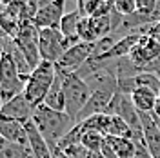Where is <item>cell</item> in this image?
<instances>
[{
    "label": "cell",
    "mask_w": 160,
    "mask_h": 158,
    "mask_svg": "<svg viewBox=\"0 0 160 158\" xmlns=\"http://www.w3.org/2000/svg\"><path fill=\"white\" fill-rule=\"evenodd\" d=\"M31 122L37 126V129L42 135V138L48 142L49 149L57 147L60 140L75 127V120L71 118L69 115L55 111V109H49L44 104L33 111Z\"/></svg>",
    "instance_id": "obj_1"
},
{
    "label": "cell",
    "mask_w": 160,
    "mask_h": 158,
    "mask_svg": "<svg viewBox=\"0 0 160 158\" xmlns=\"http://www.w3.org/2000/svg\"><path fill=\"white\" fill-rule=\"evenodd\" d=\"M57 78V66L51 64L48 60H42L37 69H33L31 77L26 82V87H24V98L28 100L33 109H37L38 106L44 104V100L48 96V91L53 86V82Z\"/></svg>",
    "instance_id": "obj_2"
},
{
    "label": "cell",
    "mask_w": 160,
    "mask_h": 158,
    "mask_svg": "<svg viewBox=\"0 0 160 158\" xmlns=\"http://www.w3.org/2000/svg\"><path fill=\"white\" fill-rule=\"evenodd\" d=\"M58 73L62 75V89H64V98H66V115H69L73 120H77V116L88 106L93 91L77 73H62V71H58Z\"/></svg>",
    "instance_id": "obj_3"
},
{
    "label": "cell",
    "mask_w": 160,
    "mask_h": 158,
    "mask_svg": "<svg viewBox=\"0 0 160 158\" xmlns=\"http://www.w3.org/2000/svg\"><path fill=\"white\" fill-rule=\"evenodd\" d=\"M71 46H75V42L66 38L60 29H40L38 31V51H40V58L42 60L57 64L62 58V55L69 49Z\"/></svg>",
    "instance_id": "obj_4"
},
{
    "label": "cell",
    "mask_w": 160,
    "mask_h": 158,
    "mask_svg": "<svg viewBox=\"0 0 160 158\" xmlns=\"http://www.w3.org/2000/svg\"><path fill=\"white\" fill-rule=\"evenodd\" d=\"M13 44L26 57V60L29 62V66H31V69H37V66L42 62V58H40V51H38V29L35 27L33 22L20 24L18 33L13 38Z\"/></svg>",
    "instance_id": "obj_5"
},
{
    "label": "cell",
    "mask_w": 160,
    "mask_h": 158,
    "mask_svg": "<svg viewBox=\"0 0 160 158\" xmlns=\"http://www.w3.org/2000/svg\"><path fill=\"white\" fill-rule=\"evenodd\" d=\"M64 0H51V2H38V13L33 20L37 29H58L64 18Z\"/></svg>",
    "instance_id": "obj_6"
},
{
    "label": "cell",
    "mask_w": 160,
    "mask_h": 158,
    "mask_svg": "<svg viewBox=\"0 0 160 158\" xmlns=\"http://www.w3.org/2000/svg\"><path fill=\"white\" fill-rule=\"evenodd\" d=\"M91 57H93V44L78 42V44L71 46L55 66L62 73H77Z\"/></svg>",
    "instance_id": "obj_7"
},
{
    "label": "cell",
    "mask_w": 160,
    "mask_h": 158,
    "mask_svg": "<svg viewBox=\"0 0 160 158\" xmlns=\"http://www.w3.org/2000/svg\"><path fill=\"white\" fill-rule=\"evenodd\" d=\"M158 57H160V44L149 35H142L140 40L137 42V46L131 49L128 60L133 66L142 69V67L149 66L151 62L157 60Z\"/></svg>",
    "instance_id": "obj_8"
},
{
    "label": "cell",
    "mask_w": 160,
    "mask_h": 158,
    "mask_svg": "<svg viewBox=\"0 0 160 158\" xmlns=\"http://www.w3.org/2000/svg\"><path fill=\"white\" fill-rule=\"evenodd\" d=\"M115 93H117V91H106V89L93 91V95H91L88 106H86L84 111L77 116L75 124L84 122V120H88L89 116H95V115H106V111H108V107H109V104H111V100H113V96H115Z\"/></svg>",
    "instance_id": "obj_9"
},
{
    "label": "cell",
    "mask_w": 160,
    "mask_h": 158,
    "mask_svg": "<svg viewBox=\"0 0 160 158\" xmlns=\"http://www.w3.org/2000/svg\"><path fill=\"white\" fill-rule=\"evenodd\" d=\"M33 111L35 109L28 104V100L24 98V95H18L17 98H13L8 104H4L0 118H8V120L20 122V124H28L33 118Z\"/></svg>",
    "instance_id": "obj_10"
},
{
    "label": "cell",
    "mask_w": 160,
    "mask_h": 158,
    "mask_svg": "<svg viewBox=\"0 0 160 158\" xmlns=\"http://www.w3.org/2000/svg\"><path fill=\"white\" fill-rule=\"evenodd\" d=\"M0 136L8 144H18V146H24V147H29L28 131L24 127V124H20V122L0 118Z\"/></svg>",
    "instance_id": "obj_11"
},
{
    "label": "cell",
    "mask_w": 160,
    "mask_h": 158,
    "mask_svg": "<svg viewBox=\"0 0 160 158\" xmlns=\"http://www.w3.org/2000/svg\"><path fill=\"white\" fill-rule=\"evenodd\" d=\"M24 127L28 131V144H29V151L33 155V158H53L49 146H48L46 140L42 138L37 126L29 120L28 124H24Z\"/></svg>",
    "instance_id": "obj_12"
},
{
    "label": "cell",
    "mask_w": 160,
    "mask_h": 158,
    "mask_svg": "<svg viewBox=\"0 0 160 158\" xmlns=\"http://www.w3.org/2000/svg\"><path fill=\"white\" fill-rule=\"evenodd\" d=\"M129 96L138 113H153L158 102V93H155L149 87H137Z\"/></svg>",
    "instance_id": "obj_13"
},
{
    "label": "cell",
    "mask_w": 160,
    "mask_h": 158,
    "mask_svg": "<svg viewBox=\"0 0 160 158\" xmlns=\"http://www.w3.org/2000/svg\"><path fill=\"white\" fill-rule=\"evenodd\" d=\"M44 106H48L49 109L66 113V98H64V89H62V75L57 71V78L53 82V86L48 91V96L44 100Z\"/></svg>",
    "instance_id": "obj_14"
},
{
    "label": "cell",
    "mask_w": 160,
    "mask_h": 158,
    "mask_svg": "<svg viewBox=\"0 0 160 158\" xmlns=\"http://www.w3.org/2000/svg\"><path fill=\"white\" fill-rule=\"evenodd\" d=\"M113 151L118 158H135L137 155V142L131 138H120V136H106Z\"/></svg>",
    "instance_id": "obj_15"
},
{
    "label": "cell",
    "mask_w": 160,
    "mask_h": 158,
    "mask_svg": "<svg viewBox=\"0 0 160 158\" xmlns=\"http://www.w3.org/2000/svg\"><path fill=\"white\" fill-rule=\"evenodd\" d=\"M80 20H82V15L75 9V11H71V13H66V15H64V18L60 22V27H58V29L62 31V35L68 40L75 42V44L80 42L78 37H77V29H78Z\"/></svg>",
    "instance_id": "obj_16"
},
{
    "label": "cell",
    "mask_w": 160,
    "mask_h": 158,
    "mask_svg": "<svg viewBox=\"0 0 160 158\" xmlns=\"http://www.w3.org/2000/svg\"><path fill=\"white\" fill-rule=\"evenodd\" d=\"M0 158H33V155L29 147L18 144H6V147L0 151Z\"/></svg>",
    "instance_id": "obj_17"
},
{
    "label": "cell",
    "mask_w": 160,
    "mask_h": 158,
    "mask_svg": "<svg viewBox=\"0 0 160 158\" xmlns=\"http://www.w3.org/2000/svg\"><path fill=\"white\" fill-rule=\"evenodd\" d=\"M104 140H106V136L100 135V133H97V131H86L80 144L88 149V151H100Z\"/></svg>",
    "instance_id": "obj_18"
},
{
    "label": "cell",
    "mask_w": 160,
    "mask_h": 158,
    "mask_svg": "<svg viewBox=\"0 0 160 158\" xmlns=\"http://www.w3.org/2000/svg\"><path fill=\"white\" fill-rule=\"evenodd\" d=\"M115 9L122 17H131L137 13V0H115Z\"/></svg>",
    "instance_id": "obj_19"
},
{
    "label": "cell",
    "mask_w": 160,
    "mask_h": 158,
    "mask_svg": "<svg viewBox=\"0 0 160 158\" xmlns=\"http://www.w3.org/2000/svg\"><path fill=\"white\" fill-rule=\"evenodd\" d=\"M155 7H157V0H137V13H140L142 17H148L151 24H155L151 18L155 13Z\"/></svg>",
    "instance_id": "obj_20"
},
{
    "label": "cell",
    "mask_w": 160,
    "mask_h": 158,
    "mask_svg": "<svg viewBox=\"0 0 160 158\" xmlns=\"http://www.w3.org/2000/svg\"><path fill=\"white\" fill-rule=\"evenodd\" d=\"M135 158H153L148 146H146V142H138L137 144V155H135Z\"/></svg>",
    "instance_id": "obj_21"
},
{
    "label": "cell",
    "mask_w": 160,
    "mask_h": 158,
    "mask_svg": "<svg viewBox=\"0 0 160 158\" xmlns=\"http://www.w3.org/2000/svg\"><path fill=\"white\" fill-rule=\"evenodd\" d=\"M100 153H102V156L104 158H118L117 156V153L113 151V147L108 144V140H104V144H102V147H100Z\"/></svg>",
    "instance_id": "obj_22"
},
{
    "label": "cell",
    "mask_w": 160,
    "mask_h": 158,
    "mask_svg": "<svg viewBox=\"0 0 160 158\" xmlns=\"http://www.w3.org/2000/svg\"><path fill=\"white\" fill-rule=\"evenodd\" d=\"M149 37H153V38H155V40H157V42L160 44V22H158V24H155V26L151 27Z\"/></svg>",
    "instance_id": "obj_23"
},
{
    "label": "cell",
    "mask_w": 160,
    "mask_h": 158,
    "mask_svg": "<svg viewBox=\"0 0 160 158\" xmlns=\"http://www.w3.org/2000/svg\"><path fill=\"white\" fill-rule=\"evenodd\" d=\"M51 155H53V158H68L62 151H60L58 147H55V149H51Z\"/></svg>",
    "instance_id": "obj_24"
},
{
    "label": "cell",
    "mask_w": 160,
    "mask_h": 158,
    "mask_svg": "<svg viewBox=\"0 0 160 158\" xmlns=\"http://www.w3.org/2000/svg\"><path fill=\"white\" fill-rule=\"evenodd\" d=\"M88 158H104L100 151H88Z\"/></svg>",
    "instance_id": "obj_25"
},
{
    "label": "cell",
    "mask_w": 160,
    "mask_h": 158,
    "mask_svg": "<svg viewBox=\"0 0 160 158\" xmlns=\"http://www.w3.org/2000/svg\"><path fill=\"white\" fill-rule=\"evenodd\" d=\"M6 144H8V142H6V140H4L2 136H0V151H2V149L6 147Z\"/></svg>",
    "instance_id": "obj_26"
},
{
    "label": "cell",
    "mask_w": 160,
    "mask_h": 158,
    "mask_svg": "<svg viewBox=\"0 0 160 158\" xmlns=\"http://www.w3.org/2000/svg\"><path fill=\"white\" fill-rule=\"evenodd\" d=\"M2 107H4V102H2V98H0V113H2Z\"/></svg>",
    "instance_id": "obj_27"
},
{
    "label": "cell",
    "mask_w": 160,
    "mask_h": 158,
    "mask_svg": "<svg viewBox=\"0 0 160 158\" xmlns=\"http://www.w3.org/2000/svg\"><path fill=\"white\" fill-rule=\"evenodd\" d=\"M158 77H160V73H158Z\"/></svg>",
    "instance_id": "obj_28"
}]
</instances>
